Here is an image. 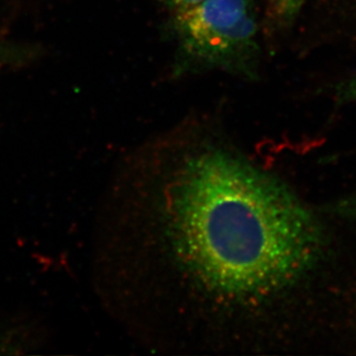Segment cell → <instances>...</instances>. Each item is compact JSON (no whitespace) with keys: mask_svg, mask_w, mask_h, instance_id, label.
Wrapping results in <instances>:
<instances>
[{"mask_svg":"<svg viewBox=\"0 0 356 356\" xmlns=\"http://www.w3.org/2000/svg\"><path fill=\"white\" fill-rule=\"evenodd\" d=\"M269 13L282 24L291 22L301 10L305 0H266Z\"/></svg>","mask_w":356,"mask_h":356,"instance_id":"3","label":"cell"},{"mask_svg":"<svg viewBox=\"0 0 356 356\" xmlns=\"http://www.w3.org/2000/svg\"><path fill=\"white\" fill-rule=\"evenodd\" d=\"M31 52L21 47L0 44V70L10 65H15L27 59Z\"/></svg>","mask_w":356,"mask_h":356,"instance_id":"4","label":"cell"},{"mask_svg":"<svg viewBox=\"0 0 356 356\" xmlns=\"http://www.w3.org/2000/svg\"><path fill=\"white\" fill-rule=\"evenodd\" d=\"M161 1L173 12V14H177L191 10L205 0H161Z\"/></svg>","mask_w":356,"mask_h":356,"instance_id":"6","label":"cell"},{"mask_svg":"<svg viewBox=\"0 0 356 356\" xmlns=\"http://www.w3.org/2000/svg\"><path fill=\"white\" fill-rule=\"evenodd\" d=\"M336 98L341 104L356 102V75L350 80L343 81L337 88Z\"/></svg>","mask_w":356,"mask_h":356,"instance_id":"5","label":"cell"},{"mask_svg":"<svg viewBox=\"0 0 356 356\" xmlns=\"http://www.w3.org/2000/svg\"><path fill=\"white\" fill-rule=\"evenodd\" d=\"M148 252L179 346L339 354L356 289L339 229L227 136L185 124L150 152Z\"/></svg>","mask_w":356,"mask_h":356,"instance_id":"1","label":"cell"},{"mask_svg":"<svg viewBox=\"0 0 356 356\" xmlns=\"http://www.w3.org/2000/svg\"><path fill=\"white\" fill-rule=\"evenodd\" d=\"M173 15L179 54L186 68L254 74L259 49L250 0H205Z\"/></svg>","mask_w":356,"mask_h":356,"instance_id":"2","label":"cell"}]
</instances>
